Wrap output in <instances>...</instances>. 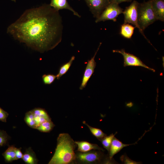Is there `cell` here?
<instances>
[{"label":"cell","mask_w":164,"mask_h":164,"mask_svg":"<svg viewBox=\"0 0 164 164\" xmlns=\"http://www.w3.org/2000/svg\"><path fill=\"white\" fill-rule=\"evenodd\" d=\"M63 29L59 10L45 4L26 10L9 26L7 32L32 49L43 53L61 42Z\"/></svg>","instance_id":"cell-1"},{"label":"cell","mask_w":164,"mask_h":164,"mask_svg":"<svg viewBox=\"0 0 164 164\" xmlns=\"http://www.w3.org/2000/svg\"><path fill=\"white\" fill-rule=\"evenodd\" d=\"M75 142L66 133L60 134L57 138L54 153L48 164H69L75 163Z\"/></svg>","instance_id":"cell-2"},{"label":"cell","mask_w":164,"mask_h":164,"mask_svg":"<svg viewBox=\"0 0 164 164\" xmlns=\"http://www.w3.org/2000/svg\"><path fill=\"white\" fill-rule=\"evenodd\" d=\"M75 163L84 164H112L116 162L113 159H110L108 155L103 151L92 150L86 152H75Z\"/></svg>","instance_id":"cell-3"},{"label":"cell","mask_w":164,"mask_h":164,"mask_svg":"<svg viewBox=\"0 0 164 164\" xmlns=\"http://www.w3.org/2000/svg\"><path fill=\"white\" fill-rule=\"evenodd\" d=\"M157 20L152 8L151 0L139 3L138 8V22L142 31Z\"/></svg>","instance_id":"cell-4"},{"label":"cell","mask_w":164,"mask_h":164,"mask_svg":"<svg viewBox=\"0 0 164 164\" xmlns=\"http://www.w3.org/2000/svg\"><path fill=\"white\" fill-rule=\"evenodd\" d=\"M139 3L136 1L134 0L128 6L125 8L123 11L124 15V23L131 24L137 28L139 32L151 44L149 41L146 38L144 32L140 28L138 22V8Z\"/></svg>","instance_id":"cell-5"},{"label":"cell","mask_w":164,"mask_h":164,"mask_svg":"<svg viewBox=\"0 0 164 164\" xmlns=\"http://www.w3.org/2000/svg\"><path fill=\"white\" fill-rule=\"evenodd\" d=\"M123 11V9L120 7L119 5L110 3L99 17L96 19L95 22L97 23L108 20L116 22L118 15L122 13Z\"/></svg>","instance_id":"cell-6"},{"label":"cell","mask_w":164,"mask_h":164,"mask_svg":"<svg viewBox=\"0 0 164 164\" xmlns=\"http://www.w3.org/2000/svg\"><path fill=\"white\" fill-rule=\"evenodd\" d=\"M113 52L118 53L122 55L124 58V67L128 66L141 67L154 72L155 71L154 69L145 64L138 57L132 54L126 52L124 49L113 50Z\"/></svg>","instance_id":"cell-7"},{"label":"cell","mask_w":164,"mask_h":164,"mask_svg":"<svg viewBox=\"0 0 164 164\" xmlns=\"http://www.w3.org/2000/svg\"><path fill=\"white\" fill-rule=\"evenodd\" d=\"M94 17L97 19L109 4V0H84Z\"/></svg>","instance_id":"cell-8"},{"label":"cell","mask_w":164,"mask_h":164,"mask_svg":"<svg viewBox=\"0 0 164 164\" xmlns=\"http://www.w3.org/2000/svg\"><path fill=\"white\" fill-rule=\"evenodd\" d=\"M101 44V43H100L93 56L90 60H88L87 61V64L83 74L81 83L79 87V89L80 90H83L85 87L89 80L94 72V69L96 65V63L94 59L95 58Z\"/></svg>","instance_id":"cell-9"},{"label":"cell","mask_w":164,"mask_h":164,"mask_svg":"<svg viewBox=\"0 0 164 164\" xmlns=\"http://www.w3.org/2000/svg\"><path fill=\"white\" fill-rule=\"evenodd\" d=\"M152 5L157 20L164 21V0H151Z\"/></svg>","instance_id":"cell-10"},{"label":"cell","mask_w":164,"mask_h":164,"mask_svg":"<svg viewBox=\"0 0 164 164\" xmlns=\"http://www.w3.org/2000/svg\"><path fill=\"white\" fill-rule=\"evenodd\" d=\"M138 140L134 143L129 144H125L122 143L114 137L112 141L109 151L108 152V155L109 158L111 159H113L114 156L120 152L123 148L129 145H135L137 143Z\"/></svg>","instance_id":"cell-11"},{"label":"cell","mask_w":164,"mask_h":164,"mask_svg":"<svg viewBox=\"0 0 164 164\" xmlns=\"http://www.w3.org/2000/svg\"><path fill=\"white\" fill-rule=\"evenodd\" d=\"M32 111L34 115L37 127L43 122L51 120L47 112L44 109L36 108Z\"/></svg>","instance_id":"cell-12"},{"label":"cell","mask_w":164,"mask_h":164,"mask_svg":"<svg viewBox=\"0 0 164 164\" xmlns=\"http://www.w3.org/2000/svg\"><path fill=\"white\" fill-rule=\"evenodd\" d=\"M50 5L52 7L58 10L62 9H68L72 12L74 15L79 18L81 17L80 15L70 6L67 0H51Z\"/></svg>","instance_id":"cell-13"},{"label":"cell","mask_w":164,"mask_h":164,"mask_svg":"<svg viewBox=\"0 0 164 164\" xmlns=\"http://www.w3.org/2000/svg\"><path fill=\"white\" fill-rule=\"evenodd\" d=\"M77 146L78 151L86 152L92 150H98L104 152L105 150L97 145L85 141H75Z\"/></svg>","instance_id":"cell-14"},{"label":"cell","mask_w":164,"mask_h":164,"mask_svg":"<svg viewBox=\"0 0 164 164\" xmlns=\"http://www.w3.org/2000/svg\"><path fill=\"white\" fill-rule=\"evenodd\" d=\"M22 159L26 163L28 164H36L38 161L35 152L31 147L26 149Z\"/></svg>","instance_id":"cell-15"},{"label":"cell","mask_w":164,"mask_h":164,"mask_svg":"<svg viewBox=\"0 0 164 164\" xmlns=\"http://www.w3.org/2000/svg\"><path fill=\"white\" fill-rule=\"evenodd\" d=\"M135 27L129 23H123L121 25L120 33L125 38L130 39L134 33Z\"/></svg>","instance_id":"cell-16"},{"label":"cell","mask_w":164,"mask_h":164,"mask_svg":"<svg viewBox=\"0 0 164 164\" xmlns=\"http://www.w3.org/2000/svg\"><path fill=\"white\" fill-rule=\"evenodd\" d=\"M13 145L9 146L2 155L6 162L9 163L16 160L15 150L16 149Z\"/></svg>","instance_id":"cell-17"},{"label":"cell","mask_w":164,"mask_h":164,"mask_svg":"<svg viewBox=\"0 0 164 164\" xmlns=\"http://www.w3.org/2000/svg\"><path fill=\"white\" fill-rule=\"evenodd\" d=\"M75 59V57L74 56H72L68 62L63 64L60 67L58 73L56 75V78L57 79L59 80L62 76L67 72Z\"/></svg>","instance_id":"cell-18"},{"label":"cell","mask_w":164,"mask_h":164,"mask_svg":"<svg viewBox=\"0 0 164 164\" xmlns=\"http://www.w3.org/2000/svg\"><path fill=\"white\" fill-rule=\"evenodd\" d=\"M55 126L53 122L50 120L43 122L36 129L41 132H50Z\"/></svg>","instance_id":"cell-19"},{"label":"cell","mask_w":164,"mask_h":164,"mask_svg":"<svg viewBox=\"0 0 164 164\" xmlns=\"http://www.w3.org/2000/svg\"><path fill=\"white\" fill-rule=\"evenodd\" d=\"M24 120L26 124L30 127L36 129V125L34 115L32 110L26 112L25 114Z\"/></svg>","instance_id":"cell-20"},{"label":"cell","mask_w":164,"mask_h":164,"mask_svg":"<svg viewBox=\"0 0 164 164\" xmlns=\"http://www.w3.org/2000/svg\"><path fill=\"white\" fill-rule=\"evenodd\" d=\"M83 123L86 125L89 128L92 134L98 140H99L105 136L107 135L104 133L102 130L99 128L92 127L88 125L85 121L83 122Z\"/></svg>","instance_id":"cell-21"},{"label":"cell","mask_w":164,"mask_h":164,"mask_svg":"<svg viewBox=\"0 0 164 164\" xmlns=\"http://www.w3.org/2000/svg\"><path fill=\"white\" fill-rule=\"evenodd\" d=\"M117 133L116 132L114 134L112 133L109 136H106L103 138L99 140L101 142L104 147L109 152L112 141L115 135Z\"/></svg>","instance_id":"cell-22"},{"label":"cell","mask_w":164,"mask_h":164,"mask_svg":"<svg viewBox=\"0 0 164 164\" xmlns=\"http://www.w3.org/2000/svg\"><path fill=\"white\" fill-rule=\"evenodd\" d=\"M10 138L5 131L0 130V147L6 145Z\"/></svg>","instance_id":"cell-23"},{"label":"cell","mask_w":164,"mask_h":164,"mask_svg":"<svg viewBox=\"0 0 164 164\" xmlns=\"http://www.w3.org/2000/svg\"><path fill=\"white\" fill-rule=\"evenodd\" d=\"M56 78V75L48 74H43L42 76L43 83L45 84L49 85L52 83Z\"/></svg>","instance_id":"cell-24"},{"label":"cell","mask_w":164,"mask_h":164,"mask_svg":"<svg viewBox=\"0 0 164 164\" xmlns=\"http://www.w3.org/2000/svg\"><path fill=\"white\" fill-rule=\"evenodd\" d=\"M120 159L122 162L125 164H138L141 163L140 162H137L131 159L127 156L125 154L121 156Z\"/></svg>","instance_id":"cell-25"},{"label":"cell","mask_w":164,"mask_h":164,"mask_svg":"<svg viewBox=\"0 0 164 164\" xmlns=\"http://www.w3.org/2000/svg\"><path fill=\"white\" fill-rule=\"evenodd\" d=\"M9 114L0 107V121L3 122H6L7 118Z\"/></svg>","instance_id":"cell-26"},{"label":"cell","mask_w":164,"mask_h":164,"mask_svg":"<svg viewBox=\"0 0 164 164\" xmlns=\"http://www.w3.org/2000/svg\"><path fill=\"white\" fill-rule=\"evenodd\" d=\"M15 153L16 160L22 158L23 156V154L21 152V148H16L15 150Z\"/></svg>","instance_id":"cell-27"},{"label":"cell","mask_w":164,"mask_h":164,"mask_svg":"<svg viewBox=\"0 0 164 164\" xmlns=\"http://www.w3.org/2000/svg\"><path fill=\"white\" fill-rule=\"evenodd\" d=\"M132 0H109L110 3H115L119 5L123 2H129Z\"/></svg>","instance_id":"cell-28"},{"label":"cell","mask_w":164,"mask_h":164,"mask_svg":"<svg viewBox=\"0 0 164 164\" xmlns=\"http://www.w3.org/2000/svg\"><path fill=\"white\" fill-rule=\"evenodd\" d=\"M144 1H145V0H144Z\"/></svg>","instance_id":"cell-29"}]
</instances>
